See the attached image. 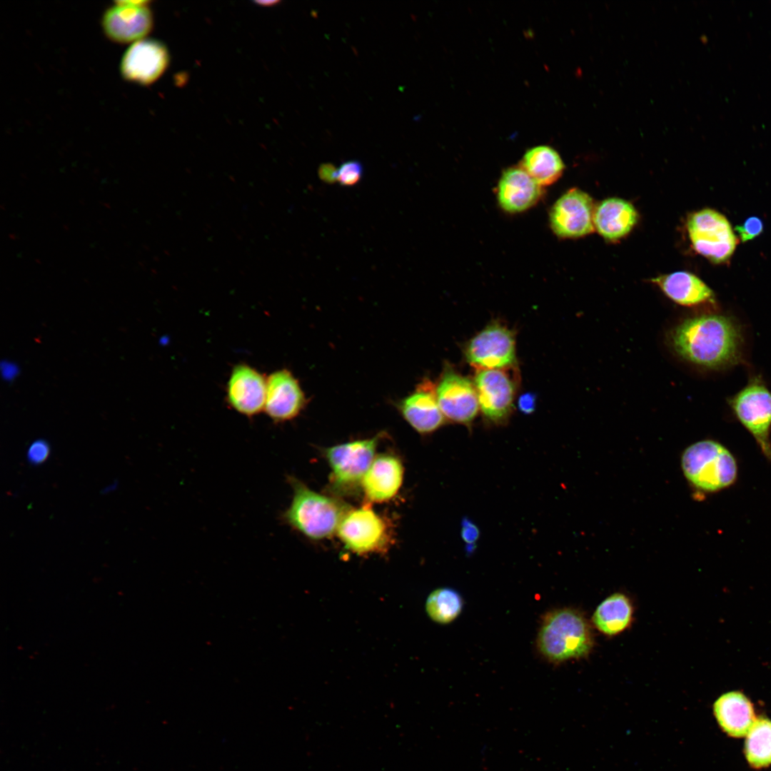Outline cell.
Listing matches in <instances>:
<instances>
[{
	"mask_svg": "<svg viewBox=\"0 0 771 771\" xmlns=\"http://www.w3.org/2000/svg\"><path fill=\"white\" fill-rule=\"evenodd\" d=\"M675 351L697 366L721 369L738 363L742 336L739 325L730 316L704 314L687 318L672 335Z\"/></svg>",
	"mask_w": 771,
	"mask_h": 771,
	"instance_id": "obj_1",
	"label": "cell"
},
{
	"mask_svg": "<svg viewBox=\"0 0 771 771\" xmlns=\"http://www.w3.org/2000/svg\"><path fill=\"white\" fill-rule=\"evenodd\" d=\"M537 645L549 662L584 658L594 647L590 624L579 610L563 608L548 613L540 628Z\"/></svg>",
	"mask_w": 771,
	"mask_h": 771,
	"instance_id": "obj_2",
	"label": "cell"
},
{
	"mask_svg": "<svg viewBox=\"0 0 771 771\" xmlns=\"http://www.w3.org/2000/svg\"><path fill=\"white\" fill-rule=\"evenodd\" d=\"M293 489L291 502L281 520L311 540H322L337 532L348 510L336 498L317 493L293 476L287 478Z\"/></svg>",
	"mask_w": 771,
	"mask_h": 771,
	"instance_id": "obj_3",
	"label": "cell"
},
{
	"mask_svg": "<svg viewBox=\"0 0 771 771\" xmlns=\"http://www.w3.org/2000/svg\"><path fill=\"white\" fill-rule=\"evenodd\" d=\"M686 479L697 490L714 493L732 485L737 476V461L731 452L712 440L688 446L681 457Z\"/></svg>",
	"mask_w": 771,
	"mask_h": 771,
	"instance_id": "obj_4",
	"label": "cell"
},
{
	"mask_svg": "<svg viewBox=\"0 0 771 771\" xmlns=\"http://www.w3.org/2000/svg\"><path fill=\"white\" fill-rule=\"evenodd\" d=\"M381 434L325 449L331 468V488L338 494L352 493L361 486L364 475L376 458Z\"/></svg>",
	"mask_w": 771,
	"mask_h": 771,
	"instance_id": "obj_5",
	"label": "cell"
},
{
	"mask_svg": "<svg viewBox=\"0 0 771 771\" xmlns=\"http://www.w3.org/2000/svg\"><path fill=\"white\" fill-rule=\"evenodd\" d=\"M337 534L345 548L358 555L382 553L393 542L387 520L368 504L347 510Z\"/></svg>",
	"mask_w": 771,
	"mask_h": 771,
	"instance_id": "obj_6",
	"label": "cell"
},
{
	"mask_svg": "<svg viewBox=\"0 0 771 771\" xmlns=\"http://www.w3.org/2000/svg\"><path fill=\"white\" fill-rule=\"evenodd\" d=\"M735 417L753 436L765 456L771 460V391L762 378L754 376L728 400Z\"/></svg>",
	"mask_w": 771,
	"mask_h": 771,
	"instance_id": "obj_7",
	"label": "cell"
},
{
	"mask_svg": "<svg viewBox=\"0 0 771 771\" xmlns=\"http://www.w3.org/2000/svg\"><path fill=\"white\" fill-rule=\"evenodd\" d=\"M687 230L693 248L712 263L727 261L738 243L727 219L713 209L690 214Z\"/></svg>",
	"mask_w": 771,
	"mask_h": 771,
	"instance_id": "obj_8",
	"label": "cell"
},
{
	"mask_svg": "<svg viewBox=\"0 0 771 771\" xmlns=\"http://www.w3.org/2000/svg\"><path fill=\"white\" fill-rule=\"evenodd\" d=\"M465 357L478 370L508 369L516 361L514 334L500 323L488 325L469 341Z\"/></svg>",
	"mask_w": 771,
	"mask_h": 771,
	"instance_id": "obj_9",
	"label": "cell"
},
{
	"mask_svg": "<svg viewBox=\"0 0 771 771\" xmlns=\"http://www.w3.org/2000/svg\"><path fill=\"white\" fill-rule=\"evenodd\" d=\"M595 206L591 196L573 188L562 195L550 211V224L554 233L563 238H576L594 229Z\"/></svg>",
	"mask_w": 771,
	"mask_h": 771,
	"instance_id": "obj_10",
	"label": "cell"
},
{
	"mask_svg": "<svg viewBox=\"0 0 771 771\" xmlns=\"http://www.w3.org/2000/svg\"><path fill=\"white\" fill-rule=\"evenodd\" d=\"M474 385L480 411L494 425H503L510 416L515 395V385L502 369L478 370Z\"/></svg>",
	"mask_w": 771,
	"mask_h": 771,
	"instance_id": "obj_11",
	"label": "cell"
},
{
	"mask_svg": "<svg viewBox=\"0 0 771 771\" xmlns=\"http://www.w3.org/2000/svg\"><path fill=\"white\" fill-rule=\"evenodd\" d=\"M435 394L439 407L445 418L469 425L476 417L479 403L474 383L451 369H445Z\"/></svg>",
	"mask_w": 771,
	"mask_h": 771,
	"instance_id": "obj_12",
	"label": "cell"
},
{
	"mask_svg": "<svg viewBox=\"0 0 771 771\" xmlns=\"http://www.w3.org/2000/svg\"><path fill=\"white\" fill-rule=\"evenodd\" d=\"M146 1H121L104 14L102 26L111 40L126 44L141 40L151 31L153 19Z\"/></svg>",
	"mask_w": 771,
	"mask_h": 771,
	"instance_id": "obj_13",
	"label": "cell"
},
{
	"mask_svg": "<svg viewBox=\"0 0 771 771\" xmlns=\"http://www.w3.org/2000/svg\"><path fill=\"white\" fill-rule=\"evenodd\" d=\"M306 398L298 379L286 369L271 373L267 378L264 411L275 423L296 418L306 405Z\"/></svg>",
	"mask_w": 771,
	"mask_h": 771,
	"instance_id": "obj_14",
	"label": "cell"
},
{
	"mask_svg": "<svg viewBox=\"0 0 771 771\" xmlns=\"http://www.w3.org/2000/svg\"><path fill=\"white\" fill-rule=\"evenodd\" d=\"M267 378L247 364L233 367L226 386L228 405L238 413L251 417L264 410Z\"/></svg>",
	"mask_w": 771,
	"mask_h": 771,
	"instance_id": "obj_15",
	"label": "cell"
},
{
	"mask_svg": "<svg viewBox=\"0 0 771 771\" xmlns=\"http://www.w3.org/2000/svg\"><path fill=\"white\" fill-rule=\"evenodd\" d=\"M168 63L164 45L155 40L141 39L126 51L121 61V73L126 80L149 84L160 77Z\"/></svg>",
	"mask_w": 771,
	"mask_h": 771,
	"instance_id": "obj_16",
	"label": "cell"
},
{
	"mask_svg": "<svg viewBox=\"0 0 771 771\" xmlns=\"http://www.w3.org/2000/svg\"><path fill=\"white\" fill-rule=\"evenodd\" d=\"M397 407L405 421L420 434L432 433L445 422L435 386L429 380L418 384L413 392L400 400Z\"/></svg>",
	"mask_w": 771,
	"mask_h": 771,
	"instance_id": "obj_17",
	"label": "cell"
},
{
	"mask_svg": "<svg viewBox=\"0 0 771 771\" xmlns=\"http://www.w3.org/2000/svg\"><path fill=\"white\" fill-rule=\"evenodd\" d=\"M543 195L539 185L520 166L505 170L498 181L500 206L508 213H520L535 206Z\"/></svg>",
	"mask_w": 771,
	"mask_h": 771,
	"instance_id": "obj_18",
	"label": "cell"
},
{
	"mask_svg": "<svg viewBox=\"0 0 771 771\" xmlns=\"http://www.w3.org/2000/svg\"><path fill=\"white\" fill-rule=\"evenodd\" d=\"M404 469L400 460L390 454L376 456L364 475L361 488L370 503L392 499L399 491Z\"/></svg>",
	"mask_w": 771,
	"mask_h": 771,
	"instance_id": "obj_19",
	"label": "cell"
},
{
	"mask_svg": "<svg viewBox=\"0 0 771 771\" xmlns=\"http://www.w3.org/2000/svg\"><path fill=\"white\" fill-rule=\"evenodd\" d=\"M638 218V212L631 203L619 198H610L595 206L594 227L605 239L613 241L627 236Z\"/></svg>",
	"mask_w": 771,
	"mask_h": 771,
	"instance_id": "obj_20",
	"label": "cell"
},
{
	"mask_svg": "<svg viewBox=\"0 0 771 771\" xmlns=\"http://www.w3.org/2000/svg\"><path fill=\"white\" fill-rule=\"evenodd\" d=\"M713 710L721 728L732 737L747 735L756 720L751 702L738 691L728 692L719 697Z\"/></svg>",
	"mask_w": 771,
	"mask_h": 771,
	"instance_id": "obj_21",
	"label": "cell"
},
{
	"mask_svg": "<svg viewBox=\"0 0 771 771\" xmlns=\"http://www.w3.org/2000/svg\"><path fill=\"white\" fill-rule=\"evenodd\" d=\"M675 303L693 306L710 301L714 293L710 288L695 275L687 271H677L651 279Z\"/></svg>",
	"mask_w": 771,
	"mask_h": 771,
	"instance_id": "obj_22",
	"label": "cell"
},
{
	"mask_svg": "<svg viewBox=\"0 0 771 771\" xmlns=\"http://www.w3.org/2000/svg\"><path fill=\"white\" fill-rule=\"evenodd\" d=\"M633 605L624 593H615L603 600L595 608L591 621L594 627L607 636L617 635L633 623Z\"/></svg>",
	"mask_w": 771,
	"mask_h": 771,
	"instance_id": "obj_23",
	"label": "cell"
},
{
	"mask_svg": "<svg viewBox=\"0 0 771 771\" xmlns=\"http://www.w3.org/2000/svg\"><path fill=\"white\" fill-rule=\"evenodd\" d=\"M520 166L541 186L555 182L565 168L559 153L546 145L528 149L523 157Z\"/></svg>",
	"mask_w": 771,
	"mask_h": 771,
	"instance_id": "obj_24",
	"label": "cell"
},
{
	"mask_svg": "<svg viewBox=\"0 0 771 771\" xmlns=\"http://www.w3.org/2000/svg\"><path fill=\"white\" fill-rule=\"evenodd\" d=\"M745 752L750 765L761 768L771 764V721L756 720L747 734Z\"/></svg>",
	"mask_w": 771,
	"mask_h": 771,
	"instance_id": "obj_25",
	"label": "cell"
},
{
	"mask_svg": "<svg viewBox=\"0 0 771 771\" xmlns=\"http://www.w3.org/2000/svg\"><path fill=\"white\" fill-rule=\"evenodd\" d=\"M460 595L450 588H439L428 596L425 609L429 617L436 623L446 624L454 620L463 608Z\"/></svg>",
	"mask_w": 771,
	"mask_h": 771,
	"instance_id": "obj_26",
	"label": "cell"
},
{
	"mask_svg": "<svg viewBox=\"0 0 771 771\" xmlns=\"http://www.w3.org/2000/svg\"><path fill=\"white\" fill-rule=\"evenodd\" d=\"M363 166L358 161L343 163L337 171V181L344 186H351L358 183L363 176Z\"/></svg>",
	"mask_w": 771,
	"mask_h": 771,
	"instance_id": "obj_27",
	"label": "cell"
},
{
	"mask_svg": "<svg viewBox=\"0 0 771 771\" xmlns=\"http://www.w3.org/2000/svg\"><path fill=\"white\" fill-rule=\"evenodd\" d=\"M762 221L756 216L747 218L742 225L735 228L740 240L743 242L755 238L762 232Z\"/></svg>",
	"mask_w": 771,
	"mask_h": 771,
	"instance_id": "obj_28",
	"label": "cell"
},
{
	"mask_svg": "<svg viewBox=\"0 0 771 771\" xmlns=\"http://www.w3.org/2000/svg\"><path fill=\"white\" fill-rule=\"evenodd\" d=\"M49 454V446L44 440H36L29 446L27 452V458L29 463L38 465L47 458Z\"/></svg>",
	"mask_w": 771,
	"mask_h": 771,
	"instance_id": "obj_29",
	"label": "cell"
},
{
	"mask_svg": "<svg viewBox=\"0 0 771 771\" xmlns=\"http://www.w3.org/2000/svg\"><path fill=\"white\" fill-rule=\"evenodd\" d=\"M480 536L478 528L468 518H463L461 523V537L467 544V548L473 550Z\"/></svg>",
	"mask_w": 771,
	"mask_h": 771,
	"instance_id": "obj_30",
	"label": "cell"
},
{
	"mask_svg": "<svg viewBox=\"0 0 771 771\" xmlns=\"http://www.w3.org/2000/svg\"><path fill=\"white\" fill-rule=\"evenodd\" d=\"M337 171L338 168L334 165L326 163L319 166L318 176L324 182L331 183L337 181Z\"/></svg>",
	"mask_w": 771,
	"mask_h": 771,
	"instance_id": "obj_31",
	"label": "cell"
},
{
	"mask_svg": "<svg viewBox=\"0 0 771 771\" xmlns=\"http://www.w3.org/2000/svg\"><path fill=\"white\" fill-rule=\"evenodd\" d=\"M535 406V397L531 393H525L520 396L518 400L520 410L525 413L533 411Z\"/></svg>",
	"mask_w": 771,
	"mask_h": 771,
	"instance_id": "obj_32",
	"label": "cell"
},
{
	"mask_svg": "<svg viewBox=\"0 0 771 771\" xmlns=\"http://www.w3.org/2000/svg\"><path fill=\"white\" fill-rule=\"evenodd\" d=\"M1 371L3 376L6 379H11L17 373L16 366L6 362H5L4 365H2Z\"/></svg>",
	"mask_w": 771,
	"mask_h": 771,
	"instance_id": "obj_33",
	"label": "cell"
}]
</instances>
